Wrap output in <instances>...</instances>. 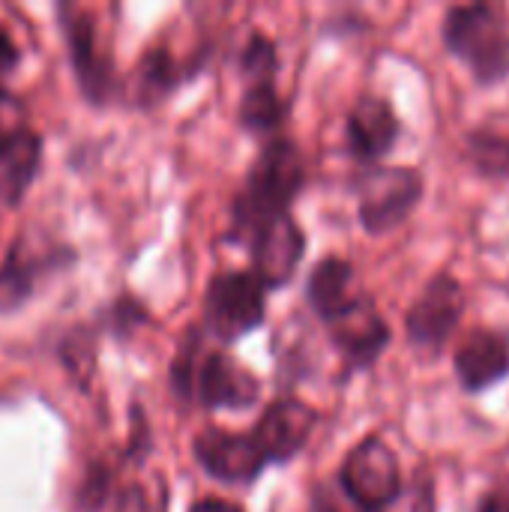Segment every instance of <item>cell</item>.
Returning <instances> with one entry per match:
<instances>
[{"label": "cell", "mask_w": 509, "mask_h": 512, "mask_svg": "<svg viewBox=\"0 0 509 512\" xmlns=\"http://www.w3.org/2000/svg\"><path fill=\"white\" fill-rule=\"evenodd\" d=\"M306 183V159L291 138H273L255 156L246 186L234 201L231 237L252 234L264 219L288 213Z\"/></svg>", "instance_id": "obj_1"}, {"label": "cell", "mask_w": 509, "mask_h": 512, "mask_svg": "<svg viewBox=\"0 0 509 512\" xmlns=\"http://www.w3.org/2000/svg\"><path fill=\"white\" fill-rule=\"evenodd\" d=\"M267 318V288L252 270H225L210 279L204 297L207 330L219 342H240Z\"/></svg>", "instance_id": "obj_4"}, {"label": "cell", "mask_w": 509, "mask_h": 512, "mask_svg": "<svg viewBox=\"0 0 509 512\" xmlns=\"http://www.w3.org/2000/svg\"><path fill=\"white\" fill-rule=\"evenodd\" d=\"M468 159L483 174H507L509 171V138L495 132H474L468 138Z\"/></svg>", "instance_id": "obj_19"}, {"label": "cell", "mask_w": 509, "mask_h": 512, "mask_svg": "<svg viewBox=\"0 0 509 512\" xmlns=\"http://www.w3.org/2000/svg\"><path fill=\"white\" fill-rule=\"evenodd\" d=\"M192 453L213 480L228 486H252L267 468V459L258 450L255 438L228 429H204L192 441Z\"/></svg>", "instance_id": "obj_9"}, {"label": "cell", "mask_w": 509, "mask_h": 512, "mask_svg": "<svg viewBox=\"0 0 509 512\" xmlns=\"http://www.w3.org/2000/svg\"><path fill=\"white\" fill-rule=\"evenodd\" d=\"M489 512H509V495L501 501V504H495V507H489Z\"/></svg>", "instance_id": "obj_25"}, {"label": "cell", "mask_w": 509, "mask_h": 512, "mask_svg": "<svg viewBox=\"0 0 509 512\" xmlns=\"http://www.w3.org/2000/svg\"><path fill=\"white\" fill-rule=\"evenodd\" d=\"M333 345L354 369H369L390 345V324L381 318L369 297H357L345 312L327 321Z\"/></svg>", "instance_id": "obj_11"}, {"label": "cell", "mask_w": 509, "mask_h": 512, "mask_svg": "<svg viewBox=\"0 0 509 512\" xmlns=\"http://www.w3.org/2000/svg\"><path fill=\"white\" fill-rule=\"evenodd\" d=\"M66 36H69V48H72V63L78 69L81 87L93 102H102L111 93V60L99 51L96 45V33H93V21L75 9H66Z\"/></svg>", "instance_id": "obj_14"}, {"label": "cell", "mask_w": 509, "mask_h": 512, "mask_svg": "<svg viewBox=\"0 0 509 512\" xmlns=\"http://www.w3.org/2000/svg\"><path fill=\"white\" fill-rule=\"evenodd\" d=\"M399 117L393 105L381 96H360L354 108L348 111L345 135H348V150L360 162H378L396 147L399 138Z\"/></svg>", "instance_id": "obj_13"}, {"label": "cell", "mask_w": 509, "mask_h": 512, "mask_svg": "<svg viewBox=\"0 0 509 512\" xmlns=\"http://www.w3.org/2000/svg\"><path fill=\"white\" fill-rule=\"evenodd\" d=\"M177 78H180V69L171 60V54L162 48H153L150 54H144V60L138 66V96L144 102L162 99L165 93L174 90Z\"/></svg>", "instance_id": "obj_18"}, {"label": "cell", "mask_w": 509, "mask_h": 512, "mask_svg": "<svg viewBox=\"0 0 509 512\" xmlns=\"http://www.w3.org/2000/svg\"><path fill=\"white\" fill-rule=\"evenodd\" d=\"M423 174L411 165H369L357 183V213L369 234L399 228L423 198Z\"/></svg>", "instance_id": "obj_5"}, {"label": "cell", "mask_w": 509, "mask_h": 512, "mask_svg": "<svg viewBox=\"0 0 509 512\" xmlns=\"http://www.w3.org/2000/svg\"><path fill=\"white\" fill-rule=\"evenodd\" d=\"M360 294H354V267L345 258H324L306 279V300L327 324L339 312H345Z\"/></svg>", "instance_id": "obj_15"}, {"label": "cell", "mask_w": 509, "mask_h": 512, "mask_svg": "<svg viewBox=\"0 0 509 512\" xmlns=\"http://www.w3.org/2000/svg\"><path fill=\"white\" fill-rule=\"evenodd\" d=\"M318 423V414L312 405H306L303 399H276L261 420L252 429V438L258 444V450L264 453L267 465H282L291 462L312 438Z\"/></svg>", "instance_id": "obj_10"}, {"label": "cell", "mask_w": 509, "mask_h": 512, "mask_svg": "<svg viewBox=\"0 0 509 512\" xmlns=\"http://www.w3.org/2000/svg\"><path fill=\"white\" fill-rule=\"evenodd\" d=\"M288 105L282 102L279 90H276V78H264V81H249L243 90V102H240V123L249 132H273L282 126Z\"/></svg>", "instance_id": "obj_17"}, {"label": "cell", "mask_w": 509, "mask_h": 512, "mask_svg": "<svg viewBox=\"0 0 509 512\" xmlns=\"http://www.w3.org/2000/svg\"><path fill=\"white\" fill-rule=\"evenodd\" d=\"M339 486L363 512H387L402 495V468L390 444L378 435L360 441L342 462Z\"/></svg>", "instance_id": "obj_6"}, {"label": "cell", "mask_w": 509, "mask_h": 512, "mask_svg": "<svg viewBox=\"0 0 509 512\" xmlns=\"http://www.w3.org/2000/svg\"><path fill=\"white\" fill-rule=\"evenodd\" d=\"M441 36L480 84H498L509 75V24L495 6L468 3L447 9Z\"/></svg>", "instance_id": "obj_2"}, {"label": "cell", "mask_w": 509, "mask_h": 512, "mask_svg": "<svg viewBox=\"0 0 509 512\" xmlns=\"http://www.w3.org/2000/svg\"><path fill=\"white\" fill-rule=\"evenodd\" d=\"M30 291H33V276L12 252L9 261L0 267V312L21 306L30 297Z\"/></svg>", "instance_id": "obj_21"}, {"label": "cell", "mask_w": 509, "mask_h": 512, "mask_svg": "<svg viewBox=\"0 0 509 512\" xmlns=\"http://www.w3.org/2000/svg\"><path fill=\"white\" fill-rule=\"evenodd\" d=\"M198 339L189 342V354H180L174 366V387L183 396L198 399L210 411H246L261 399L258 375L237 363L231 354H207L195 363Z\"/></svg>", "instance_id": "obj_3"}, {"label": "cell", "mask_w": 509, "mask_h": 512, "mask_svg": "<svg viewBox=\"0 0 509 512\" xmlns=\"http://www.w3.org/2000/svg\"><path fill=\"white\" fill-rule=\"evenodd\" d=\"M27 108L21 105V99H15L12 93L0 90V147L9 144L12 138H18L21 132H27Z\"/></svg>", "instance_id": "obj_22"}, {"label": "cell", "mask_w": 509, "mask_h": 512, "mask_svg": "<svg viewBox=\"0 0 509 512\" xmlns=\"http://www.w3.org/2000/svg\"><path fill=\"white\" fill-rule=\"evenodd\" d=\"M39 153H42V141L33 129L21 132L18 138L0 147V195L9 204H15L27 189V183L33 180L39 168Z\"/></svg>", "instance_id": "obj_16"}, {"label": "cell", "mask_w": 509, "mask_h": 512, "mask_svg": "<svg viewBox=\"0 0 509 512\" xmlns=\"http://www.w3.org/2000/svg\"><path fill=\"white\" fill-rule=\"evenodd\" d=\"M453 372L468 393H483L509 378V336L498 330H474L453 357Z\"/></svg>", "instance_id": "obj_12"}, {"label": "cell", "mask_w": 509, "mask_h": 512, "mask_svg": "<svg viewBox=\"0 0 509 512\" xmlns=\"http://www.w3.org/2000/svg\"><path fill=\"white\" fill-rule=\"evenodd\" d=\"M189 512H243V507H237L231 501H222V498H204V501L192 504Z\"/></svg>", "instance_id": "obj_24"}, {"label": "cell", "mask_w": 509, "mask_h": 512, "mask_svg": "<svg viewBox=\"0 0 509 512\" xmlns=\"http://www.w3.org/2000/svg\"><path fill=\"white\" fill-rule=\"evenodd\" d=\"M243 75L249 81H264V78H276V45L273 39H267L264 33H252L243 57H240Z\"/></svg>", "instance_id": "obj_20"}, {"label": "cell", "mask_w": 509, "mask_h": 512, "mask_svg": "<svg viewBox=\"0 0 509 512\" xmlns=\"http://www.w3.org/2000/svg\"><path fill=\"white\" fill-rule=\"evenodd\" d=\"M15 63H18V48H15V42L9 39V33L0 30V81H3V75H6Z\"/></svg>", "instance_id": "obj_23"}, {"label": "cell", "mask_w": 509, "mask_h": 512, "mask_svg": "<svg viewBox=\"0 0 509 512\" xmlns=\"http://www.w3.org/2000/svg\"><path fill=\"white\" fill-rule=\"evenodd\" d=\"M465 315V288L450 273H438L405 315L408 339L417 348L441 351Z\"/></svg>", "instance_id": "obj_8"}, {"label": "cell", "mask_w": 509, "mask_h": 512, "mask_svg": "<svg viewBox=\"0 0 509 512\" xmlns=\"http://www.w3.org/2000/svg\"><path fill=\"white\" fill-rule=\"evenodd\" d=\"M252 249V273L264 282L267 291L285 288L306 255V231L291 213H279L264 219L249 234Z\"/></svg>", "instance_id": "obj_7"}]
</instances>
